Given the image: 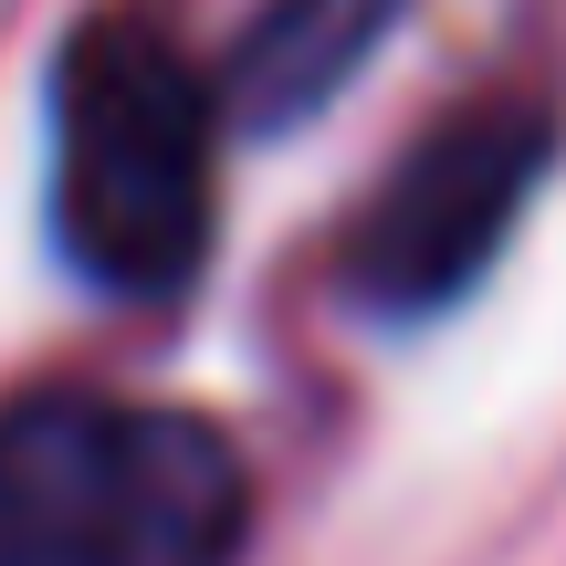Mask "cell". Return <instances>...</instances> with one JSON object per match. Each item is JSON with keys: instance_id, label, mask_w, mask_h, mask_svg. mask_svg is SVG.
Listing matches in <instances>:
<instances>
[{"instance_id": "1", "label": "cell", "mask_w": 566, "mask_h": 566, "mask_svg": "<svg viewBox=\"0 0 566 566\" xmlns=\"http://www.w3.org/2000/svg\"><path fill=\"white\" fill-rule=\"evenodd\" d=\"M252 472L200 409L126 388L0 399V566H242Z\"/></svg>"}, {"instance_id": "2", "label": "cell", "mask_w": 566, "mask_h": 566, "mask_svg": "<svg viewBox=\"0 0 566 566\" xmlns=\"http://www.w3.org/2000/svg\"><path fill=\"white\" fill-rule=\"evenodd\" d=\"M221 84L147 11H95L53 74V221L63 252L126 304H158L210 252Z\"/></svg>"}, {"instance_id": "3", "label": "cell", "mask_w": 566, "mask_h": 566, "mask_svg": "<svg viewBox=\"0 0 566 566\" xmlns=\"http://www.w3.org/2000/svg\"><path fill=\"white\" fill-rule=\"evenodd\" d=\"M535 168H546V126L525 105H483V116L441 126L367 200L357 242H346V294L367 315H441V304H462L472 273L504 252Z\"/></svg>"}, {"instance_id": "4", "label": "cell", "mask_w": 566, "mask_h": 566, "mask_svg": "<svg viewBox=\"0 0 566 566\" xmlns=\"http://www.w3.org/2000/svg\"><path fill=\"white\" fill-rule=\"evenodd\" d=\"M399 21V0H273L263 21L242 32L221 74V116H252V126H304L325 95L367 74L378 32Z\"/></svg>"}]
</instances>
